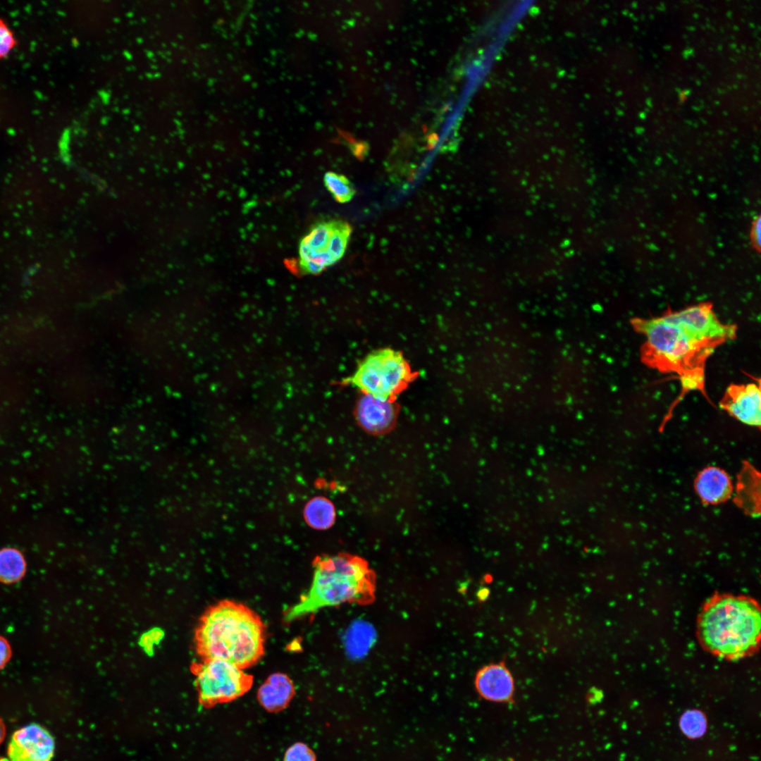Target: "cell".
Listing matches in <instances>:
<instances>
[{
    "label": "cell",
    "instance_id": "obj_1",
    "mask_svg": "<svg viewBox=\"0 0 761 761\" xmlns=\"http://www.w3.org/2000/svg\"><path fill=\"white\" fill-rule=\"evenodd\" d=\"M266 625L247 605L222 600L201 617L194 633L202 659H218L241 669L256 664L264 656Z\"/></svg>",
    "mask_w": 761,
    "mask_h": 761
},
{
    "label": "cell",
    "instance_id": "obj_2",
    "mask_svg": "<svg viewBox=\"0 0 761 761\" xmlns=\"http://www.w3.org/2000/svg\"><path fill=\"white\" fill-rule=\"evenodd\" d=\"M314 572L309 590L284 612L291 622L320 610L345 603L368 605L376 599V575L361 557L346 552L322 555L312 562Z\"/></svg>",
    "mask_w": 761,
    "mask_h": 761
},
{
    "label": "cell",
    "instance_id": "obj_3",
    "mask_svg": "<svg viewBox=\"0 0 761 761\" xmlns=\"http://www.w3.org/2000/svg\"><path fill=\"white\" fill-rule=\"evenodd\" d=\"M760 629V607L756 600L745 595L715 593L699 612L696 634L706 651L734 661L758 650Z\"/></svg>",
    "mask_w": 761,
    "mask_h": 761
},
{
    "label": "cell",
    "instance_id": "obj_4",
    "mask_svg": "<svg viewBox=\"0 0 761 761\" xmlns=\"http://www.w3.org/2000/svg\"><path fill=\"white\" fill-rule=\"evenodd\" d=\"M631 323L646 337L640 351L642 362L662 373H676L679 378L705 373L706 360L718 347L693 338L662 316L635 317Z\"/></svg>",
    "mask_w": 761,
    "mask_h": 761
},
{
    "label": "cell",
    "instance_id": "obj_5",
    "mask_svg": "<svg viewBox=\"0 0 761 761\" xmlns=\"http://www.w3.org/2000/svg\"><path fill=\"white\" fill-rule=\"evenodd\" d=\"M416 375L400 352L387 348L369 354L343 383L354 386L364 395L394 402Z\"/></svg>",
    "mask_w": 761,
    "mask_h": 761
},
{
    "label": "cell",
    "instance_id": "obj_6",
    "mask_svg": "<svg viewBox=\"0 0 761 761\" xmlns=\"http://www.w3.org/2000/svg\"><path fill=\"white\" fill-rule=\"evenodd\" d=\"M199 703L205 707L232 702L248 692L253 676L218 659H202L192 666Z\"/></svg>",
    "mask_w": 761,
    "mask_h": 761
},
{
    "label": "cell",
    "instance_id": "obj_7",
    "mask_svg": "<svg viewBox=\"0 0 761 761\" xmlns=\"http://www.w3.org/2000/svg\"><path fill=\"white\" fill-rule=\"evenodd\" d=\"M662 316L693 338L717 346L736 337V326L722 323L710 302H701L676 311L668 310Z\"/></svg>",
    "mask_w": 761,
    "mask_h": 761
},
{
    "label": "cell",
    "instance_id": "obj_8",
    "mask_svg": "<svg viewBox=\"0 0 761 761\" xmlns=\"http://www.w3.org/2000/svg\"><path fill=\"white\" fill-rule=\"evenodd\" d=\"M55 748L50 733L37 724H30L11 736L7 748L10 761H51Z\"/></svg>",
    "mask_w": 761,
    "mask_h": 761
},
{
    "label": "cell",
    "instance_id": "obj_9",
    "mask_svg": "<svg viewBox=\"0 0 761 761\" xmlns=\"http://www.w3.org/2000/svg\"><path fill=\"white\" fill-rule=\"evenodd\" d=\"M760 383L731 384L724 392L719 407L741 423L760 428Z\"/></svg>",
    "mask_w": 761,
    "mask_h": 761
},
{
    "label": "cell",
    "instance_id": "obj_10",
    "mask_svg": "<svg viewBox=\"0 0 761 761\" xmlns=\"http://www.w3.org/2000/svg\"><path fill=\"white\" fill-rule=\"evenodd\" d=\"M398 408L394 402L381 400L364 395L357 402L355 416L359 426L368 433L384 435L396 423Z\"/></svg>",
    "mask_w": 761,
    "mask_h": 761
},
{
    "label": "cell",
    "instance_id": "obj_11",
    "mask_svg": "<svg viewBox=\"0 0 761 761\" xmlns=\"http://www.w3.org/2000/svg\"><path fill=\"white\" fill-rule=\"evenodd\" d=\"M475 688L485 700L493 703H508L513 698L514 681L502 662L492 663L481 668L474 679Z\"/></svg>",
    "mask_w": 761,
    "mask_h": 761
},
{
    "label": "cell",
    "instance_id": "obj_12",
    "mask_svg": "<svg viewBox=\"0 0 761 761\" xmlns=\"http://www.w3.org/2000/svg\"><path fill=\"white\" fill-rule=\"evenodd\" d=\"M295 693L292 679L285 674H271L257 691L259 704L268 712H278L284 710Z\"/></svg>",
    "mask_w": 761,
    "mask_h": 761
},
{
    "label": "cell",
    "instance_id": "obj_13",
    "mask_svg": "<svg viewBox=\"0 0 761 761\" xmlns=\"http://www.w3.org/2000/svg\"><path fill=\"white\" fill-rule=\"evenodd\" d=\"M695 488L705 503L716 505L726 501L733 490L729 475L717 467H707L698 475Z\"/></svg>",
    "mask_w": 761,
    "mask_h": 761
},
{
    "label": "cell",
    "instance_id": "obj_14",
    "mask_svg": "<svg viewBox=\"0 0 761 761\" xmlns=\"http://www.w3.org/2000/svg\"><path fill=\"white\" fill-rule=\"evenodd\" d=\"M307 523L318 530L330 528L335 520V509L333 504L325 497L318 496L312 498L306 505L304 511Z\"/></svg>",
    "mask_w": 761,
    "mask_h": 761
},
{
    "label": "cell",
    "instance_id": "obj_15",
    "mask_svg": "<svg viewBox=\"0 0 761 761\" xmlns=\"http://www.w3.org/2000/svg\"><path fill=\"white\" fill-rule=\"evenodd\" d=\"M25 567V558L18 550L10 547L0 550V581L11 583L19 580Z\"/></svg>",
    "mask_w": 761,
    "mask_h": 761
},
{
    "label": "cell",
    "instance_id": "obj_16",
    "mask_svg": "<svg viewBox=\"0 0 761 761\" xmlns=\"http://www.w3.org/2000/svg\"><path fill=\"white\" fill-rule=\"evenodd\" d=\"M352 230L348 223L341 220H333L332 233L326 250L335 261L345 254Z\"/></svg>",
    "mask_w": 761,
    "mask_h": 761
},
{
    "label": "cell",
    "instance_id": "obj_17",
    "mask_svg": "<svg viewBox=\"0 0 761 761\" xmlns=\"http://www.w3.org/2000/svg\"><path fill=\"white\" fill-rule=\"evenodd\" d=\"M323 182L333 197L339 203H347L354 196L353 185L343 175L327 172L324 175Z\"/></svg>",
    "mask_w": 761,
    "mask_h": 761
},
{
    "label": "cell",
    "instance_id": "obj_18",
    "mask_svg": "<svg viewBox=\"0 0 761 761\" xmlns=\"http://www.w3.org/2000/svg\"><path fill=\"white\" fill-rule=\"evenodd\" d=\"M679 727L682 733L689 738L702 737L707 728L705 714L698 710L685 711L679 719Z\"/></svg>",
    "mask_w": 761,
    "mask_h": 761
},
{
    "label": "cell",
    "instance_id": "obj_19",
    "mask_svg": "<svg viewBox=\"0 0 761 761\" xmlns=\"http://www.w3.org/2000/svg\"><path fill=\"white\" fill-rule=\"evenodd\" d=\"M332 229L333 220L319 221L311 228L302 241L315 252L326 251L332 233Z\"/></svg>",
    "mask_w": 761,
    "mask_h": 761
},
{
    "label": "cell",
    "instance_id": "obj_20",
    "mask_svg": "<svg viewBox=\"0 0 761 761\" xmlns=\"http://www.w3.org/2000/svg\"><path fill=\"white\" fill-rule=\"evenodd\" d=\"M742 478L740 479L739 487L738 491V500L742 505L748 508V506L751 507L750 510L752 513L756 512L755 506L756 507L755 501V483H756V475L755 471L751 468L743 469Z\"/></svg>",
    "mask_w": 761,
    "mask_h": 761
},
{
    "label": "cell",
    "instance_id": "obj_21",
    "mask_svg": "<svg viewBox=\"0 0 761 761\" xmlns=\"http://www.w3.org/2000/svg\"><path fill=\"white\" fill-rule=\"evenodd\" d=\"M314 752L304 743H295L285 753L283 761H316Z\"/></svg>",
    "mask_w": 761,
    "mask_h": 761
},
{
    "label": "cell",
    "instance_id": "obj_22",
    "mask_svg": "<svg viewBox=\"0 0 761 761\" xmlns=\"http://www.w3.org/2000/svg\"><path fill=\"white\" fill-rule=\"evenodd\" d=\"M15 41L8 27L0 20V57L6 56L13 48Z\"/></svg>",
    "mask_w": 761,
    "mask_h": 761
},
{
    "label": "cell",
    "instance_id": "obj_23",
    "mask_svg": "<svg viewBox=\"0 0 761 761\" xmlns=\"http://www.w3.org/2000/svg\"><path fill=\"white\" fill-rule=\"evenodd\" d=\"M750 235L753 248L760 252L761 247V218L760 215L757 216L752 223Z\"/></svg>",
    "mask_w": 761,
    "mask_h": 761
},
{
    "label": "cell",
    "instance_id": "obj_24",
    "mask_svg": "<svg viewBox=\"0 0 761 761\" xmlns=\"http://www.w3.org/2000/svg\"><path fill=\"white\" fill-rule=\"evenodd\" d=\"M10 656V648L6 641L0 637V668L3 667Z\"/></svg>",
    "mask_w": 761,
    "mask_h": 761
},
{
    "label": "cell",
    "instance_id": "obj_25",
    "mask_svg": "<svg viewBox=\"0 0 761 761\" xmlns=\"http://www.w3.org/2000/svg\"><path fill=\"white\" fill-rule=\"evenodd\" d=\"M5 736H6V726H5V724H4V721L0 717V744L4 740Z\"/></svg>",
    "mask_w": 761,
    "mask_h": 761
}]
</instances>
